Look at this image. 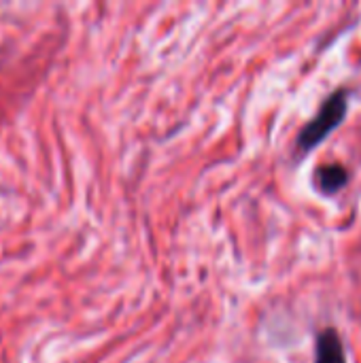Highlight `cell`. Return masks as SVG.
I'll list each match as a JSON object with an SVG mask.
<instances>
[{"instance_id":"6da1fadb","label":"cell","mask_w":361,"mask_h":363,"mask_svg":"<svg viewBox=\"0 0 361 363\" xmlns=\"http://www.w3.org/2000/svg\"><path fill=\"white\" fill-rule=\"evenodd\" d=\"M349 104H351L349 87H338L332 94H328V98L321 102L313 119L300 128L294 145V162H302L304 157H309L321 143L330 138L332 132H336L343 125L349 113Z\"/></svg>"},{"instance_id":"7a4b0ae2","label":"cell","mask_w":361,"mask_h":363,"mask_svg":"<svg viewBox=\"0 0 361 363\" xmlns=\"http://www.w3.org/2000/svg\"><path fill=\"white\" fill-rule=\"evenodd\" d=\"M351 183V172L340 162H328L315 168L313 172V187L326 198L340 194Z\"/></svg>"},{"instance_id":"3957f363","label":"cell","mask_w":361,"mask_h":363,"mask_svg":"<svg viewBox=\"0 0 361 363\" xmlns=\"http://www.w3.org/2000/svg\"><path fill=\"white\" fill-rule=\"evenodd\" d=\"M313 363H347L345 342L336 328H323L317 334Z\"/></svg>"}]
</instances>
